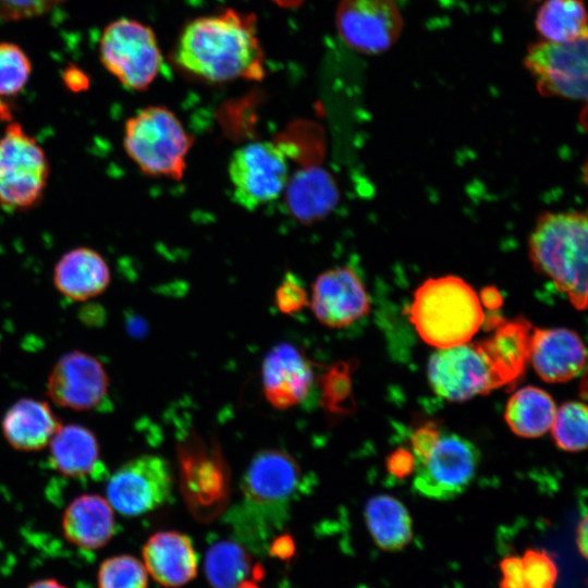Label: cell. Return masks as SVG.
<instances>
[{
    "instance_id": "1",
    "label": "cell",
    "mask_w": 588,
    "mask_h": 588,
    "mask_svg": "<svg viewBox=\"0 0 588 588\" xmlns=\"http://www.w3.org/2000/svg\"><path fill=\"white\" fill-rule=\"evenodd\" d=\"M256 17L232 9L198 17L183 29L174 52L187 72L211 81L260 79L264 52Z\"/></svg>"
},
{
    "instance_id": "2",
    "label": "cell",
    "mask_w": 588,
    "mask_h": 588,
    "mask_svg": "<svg viewBox=\"0 0 588 588\" xmlns=\"http://www.w3.org/2000/svg\"><path fill=\"white\" fill-rule=\"evenodd\" d=\"M301 479L298 463L286 452H258L243 478V500L228 518L237 537L254 549H262L283 527Z\"/></svg>"
},
{
    "instance_id": "3",
    "label": "cell",
    "mask_w": 588,
    "mask_h": 588,
    "mask_svg": "<svg viewBox=\"0 0 588 588\" xmlns=\"http://www.w3.org/2000/svg\"><path fill=\"white\" fill-rule=\"evenodd\" d=\"M587 228L585 213L547 212L537 220L528 242L536 270L579 310L587 307Z\"/></svg>"
},
{
    "instance_id": "4",
    "label": "cell",
    "mask_w": 588,
    "mask_h": 588,
    "mask_svg": "<svg viewBox=\"0 0 588 588\" xmlns=\"http://www.w3.org/2000/svg\"><path fill=\"white\" fill-rule=\"evenodd\" d=\"M409 318L419 336L437 348L467 343L485 321L482 304L462 278L426 280L415 292Z\"/></svg>"
},
{
    "instance_id": "5",
    "label": "cell",
    "mask_w": 588,
    "mask_h": 588,
    "mask_svg": "<svg viewBox=\"0 0 588 588\" xmlns=\"http://www.w3.org/2000/svg\"><path fill=\"white\" fill-rule=\"evenodd\" d=\"M193 143L194 137L166 107H147L125 123L124 149L140 171L150 176L181 180Z\"/></svg>"
},
{
    "instance_id": "6",
    "label": "cell",
    "mask_w": 588,
    "mask_h": 588,
    "mask_svg": "<svg viewBox=\"0 0 588 588\" xmlns=\"http://www.w3.org/2000/svg\"><path fill=\"white\" fill-rule=\"evenodd\" d=\"M180 486L189 512L210 522L229 501L230 473L218 443L191 433L177 446Z\"/></svg>"
},
{
    "instance_id": "7",
    "label": "cell",
    "mask_w": 588,
    "mask_h": 588,
    "mask_svg": "<svg viewBox=\"0 0 588 588\" xmlns=\"http://www.w3.org/2000/svg\"><path fill=\"white\" fill-rule=\"evenodd\" d=\"M49 163L37 140L11 122L0 138V206L26 209L42 197Z\"/></svg>"
},
{
    "instance_id": "8",
    "label": "cell",
    "mask_w": 588,
    "mask_h": 588,
    "mask_svg": "<svg viewBox=\"0 0 588 588\" xmlns=\"http://www.w3.org/2000/svg\"><path fill=\"white\" fill-rule=\"evenodd\" d=\"M99 52L105 68L123 86L134 90L146 89L162 64L151 28L130 19L114 21L106 27Z\"/></svg>"
},
{
    "instance_id": "9",
    "label": "cell",
    "mask_w": 588,
    "mask_h": 588,
    "mask_svg": "<svg viewBox=\"0 0 588 588\" xmlns=\"http://www.w3.org/2000/svg\"><path fill=\"white\" fill-rule=\"evenodd\" d=\"M233 199L254 210L277 199L289 180L283 149L271 142H254L237 148L229 163Z\"/></svg>"
},
{
    "instance_id": "10",
    "label": "cell",
    "mask_w": 588,
    "mask_h": 588,
    "mask_svg": "<svg viewBox=\"0 0 588 588\" xmlns=\"http://www.w3.org/2000/svg\"><path fill=\"white\" fill-rule=\"evenodd\" d=\"M587 37L565 42L530 45L524 63L543 96L587 98Z\"/></svg>"
},
{
    "instance_id": "11",
    "label": "cell",
    "mask_w": 588,
    "mask_h": 588,
    "mask_svg": "<svg viewBox=\"0 0 588 588\" xmlns=\"http://www.w3.org/2000/svg\"><path fill=\"white\" fill-rule=\"evenodd\" d=\"M172 473L168 462L145 454L121 465L109 478L107 500L124 516H138L163 505L171 497Z\"/></svg>"
},
{
    "instance_id": "12",
    "label": "cell",
    "mask_w": 588,
    "mask_h": 588,
    "mask_svg": "<svg viewBox=\"0 0 588 588\" xmlns=\"http://www.w3.org/2000/svg\"><path fill=\"white\" fill-rule=\"evenodd\" d=\"M478 461L479 452L471 442L456 434H440L429 453L415 461L414 487L430 499H453L471 481Z\"/></svg>"
},
{
    "instance_id": "13",
    "label": "cell",
    "mask_w": 588,
    "mask_h": 588,
    "mask_svg": "<svg viewBox=\"0 0 588 588\" xmlns=\"http://www.w3.org/2000/svg\"><path fill=\"white\" fill-rule=\"evenodd\" d=\"M431 388L449 401H465L498 389L479 342L439 348L429 359Z\"/></svg>"
},
{
    "instance_id": "14",
    "label": "cell",
    "mask_w": 588,
    "mask_h": 588,
    "mask_svg": "<svg viewBox=\"0 0 588 588\" xmlns=\"http://www.w3.org/2000/svg\"><path fill=\"white\" fill-rule=\"evenodd\" d=\"M335 23L344 42L367 54L390 49L403 28L400 9L392 0H341Z\"/></svg>"
},
{
    "instance_id": "15",
    "label": "cell",
    "mask_w": 588,
    "mask_h": 588,
    "mask_svg": "<svg viewBox=\"0 0 588 588\" xmlns=\"http://www.w3.org/2000/svg\"><path fill=\"white\" fill-rule=\"evenodd\" d=\"M110 380L95 356L73 350L62 355L48 376L47 394L57 405L72 411H91L108 399Z\"/></svg>"
},
{
    "instance_id": "16",
    "label": "cell",
    "mask_w": 588,
    "mask_h": 588,
    "mask_svg": "<svg viewBox=\"0 0 588 588\" xmlns=\"http://www.w3.org/2000/svg\"><path fill=\"white\" fill-rule=\"evenodd\" d=\"M310 307L322 324L343 328L369 313L370 299L363 281L352 268L336 267L316 278Z\"/></svg>"
},
{
    "instance_id": "17",
    "label": "cell",
    "mask_w": 588,
    "mask_h": 588,
    "mask_svg": "<svg viewBox=\"0 0 588 588\" xmlns=\"http://www.w3.org/2000/svg\"><path fill=\"white\" fill-rule=\"evenodd\" d=\"M262 390L275 408L286 409L308 394L314 371L310 360L296 346L279 343L266 355L261 366Z\"/></svg>"
},
{
    "instance_id": "18",
    "label": "cell",
    "mask_w": 588,
    "mask_h": 588,
    "mask_svg": "<svg viewBox=\"0 0 588 588\" xmlns=\"http://www.w3.org/2000/svg\"><path fill=\"white\" fill-rule=\"evenodd\" d=\"M529 359L542 380L565 382L585 368L586 350L580 336L572 330L534 328Z\"/></svg>"
},
{
    "instance_id": "19",
    "label": "cell",
    "mask_w": 588,
    "mask_h": 588,
    "mask_svg": "<svg viewBox=\"0 0 588 588\" xmlns=\"http://www.w3.org/2000/svg\"><path fill=\"white\" fill-rule=\"evenodd\" d=\"M147 573L164 587H180L197 575L198 556L191 538L174 530L158 531L143 548Z\"/></svg>"
},
{
    "instance_id": "20",
    "label": "cell",
    "mask_w": 588,
    "mask_h": 588,
    "mask_svg": "<svg viewBox=\"0 0 588 588\" xmlns=\"http://www.w3.org/2000/svg\"><path fill=\"white\" fill-rule=\"evenodd\" d=\"M495 322L493 334L479 343L500 388L515 383L523 375L530 356L534 328L524 318Z\"/></svg>"
},
{
    "instance_id": "21",
    "label": "cell",
    "mask_w": 588,
    "mask_h": 588,
    "mask_svg": "<svg viewBox=\"0 0 588 588\" xmlns=\"http://www.w3.org/2000/svg\"><path fill=\"white\" fill-rule=\"evenodd\" d=\"M287 210L302 223H314L329 216L338 206L340 192L334 177L321 167L296 171L284 187Z\"/></svg>"
},
{
    "instance_id": "22",
    "label": "cell",
    "mask_w": 588,
    "mask_h": 588,
    "mask_svg": "<svg viewBox=\"0 0 588 588\" xmlns=\"http://www.w3.org/2000/svg\"><path fill=\"white\" fill-rule=\"evenodd\" d=\"M62 530L66 540L79 549H100L115 534L114 510L101 495H78L64 511Z\"/></svg>"
},
{
    "instance_id": "23",
    "label": "cell",
    "mask_w": 588,
    "mask_h": 588,
    "mask_svg": "<svg viewBox=\"0 0 588 588\" xmlns=\"http://www.w3.org/2000/svg\"><path fill=\"white\" fill-rule=\"evenodd\" d=\"M60 426L59 418L47 402L30 397L13 403L1 421L5 441L23 452L47 446Z\"/></svg>"
},
{
    "instance_id": "24",
    "label": "cell",
    "mask_w": 588,
    "mask_h": 588,
    "mask_svg": "<svg viewBox=\"0 0 588 588\" xmlns=\"http://www.w3.org/2000/svg\"><path fill=\"white\" fill-rule=\"evenodd\" d=\"M57 290L73 301H87L101 294L110 283V269L103 257L88 247L64 254L53 272Z\"/></svg>"
},
{
    "instance_id": "25",
    "label": "cell",
    "mask_w": 588,
    "mask_h": 588,
    "mask_svg": "<svg viewBox=\"0 0 588 588\" xmlns=\"http://www.w3.org/2000/svg\"><path fill=\"white\" fill-rule=\"evenodd\" d=\"M48 445L50 465L64 476L83 478L105 471L98 439L85 426L61 425Z\"/></svg>"
},
{
    "instance_id": "26",
    "label": "cell",
    "mask_w": 588,
    "mask_h": 588,
    "mask_svg": "<svg viewBox=\"0 0 588 588\" xmlns=\"http://www.w3.org/2000/svg\"><path fill=\"white\" fill-rule=\"evenodd\" d=\"M365 519L372 539L383 550H401L412 540L411 516L406 507L390 495L369 499Z\"/></svg>"
},
{
    "instance_id": "27",
    "label": "cell",
    "mask_w": 588,
    "mask_h": 588,
    "mask_svg": "<svg viewBox=\"0 0 588 588\" xmlns=\"http://www.w3.org/2000/svg\"><path fill=\"white\" fill-rule=\"evenodd\" d=\"M205 574L213 588H236L249 577L259 580L264 571L253 564L248 551L233 540L213 542L205 555Z\"/></svg>"
},
{
    "instance_id": "28",
    "label": "cell",
    "mask_w": 588,
    "mask_h": 588,
    "mask_svg": "<svg viewBox=\"0 0 588 588\" xmlns=\"http://www.w3.org/2000/svg\"><path fill=\"white\" fill-rule=\"evenodd\" d=\"M555 413V403L546 391L525 387L509 400L505 420L515 434L537 438L551 429Z\"/></svg>"
},
{
    "instance_id": "29",
    "label": "cell",
    "mask_w": 588,
    "mask_h": 588,
    "mask_svg": "<svg viewBox=\"0 0 588 588\" xmlns=\"http://www.w3.org/2000/svg\"><path fill=\"white\" fill-rule=\"evenodd\" d=\"M544 40L565 42L588 36L587 13L581 0H546L536 16Z\"/></svg>"
},
{
    "instance_id": "30",
    "label": "cell",
    "mask_w": 588,
    "mask_h": 588,
    "mask_svg": "<svg viewBox=\"0 0 588 588\" xmlns=\"http://www.w3.org/2000/svg\"><path fill=\"white\" fill-rule=\"evenodd\" d=\"M551 429L560 449L568 452L586 449L587 406L580 402L563 404L555 413Z\"/></svg>"
},
{
    "instance_id": "31",
    "label": "cell",
    "mask_w": 588,
    "mask_h": 588,
    "mask_svg": "<svg viewBox=\"0 0 588 588\" xmlns=\"http://www.w3.org/2000/svg\"><path fill=\"white\" fill-rule=\"evenodd\" d=\"M97 580L98 588H147L148 573L138 559L122 554L101 563Z\"/></svg>"
},
{
    "instance_id": "32",
    "label": "cell",
    "mask_w": 588,
    "mask_h": 588,
    "mask_svg": "<svg viewBox=\"0 0 588 588\" xmlns=\"http://www.w3.org/2000/svg\"><path fill=\"white\" fill-rule=\"evenodd\" d=\"M30 63L23 50L10 42L0 44V96L16 95L26 84Z\"/></svg>"
},
{
    "instance_id": "33",
    "label": "cell",
    "mask_w": 588,
    "mask_h": 588,
    "mask_svg": "<svg viewBox=\"0 0 588 588\" xmlns=\"http://www.w3.org/2000/svg\"><path fill=\"white\" fill-rule=\"evenodd\" d=\"M345 363L336 364L326 372L322 380L323 402L331 412H344L343 404L348 403L352 381Z\"/></svg>"
},
{
    "instance_id": "34",
    "label": "cell",
    "mask_w": 588,
    "mask_h": 588,
    "mask_svg": "<svg viewBox=\"0 0 588 588\" xmlns=\"http://www.w3.org/2000/svg\"><path fill=\"white\" fill-rule=\"evenodd\" d=\"M522 562L526 588H554L558 569L544 551L529 549Z\"/></svg>"
},
{
    "instance_id": "35",
    "label": "cell",
    "mask_w": 588,
    "mask_h": 588,
    "mask_svg": "<svg viewBox=\"0 0 588 588\" xmlns=\"http://www.w3.org/2000/svg\"><path fill=\"white\" fill-rule=\"evenodd\" d=\"M64 0H0V17L19 21L42 15Z\"/></svg>"
},
{
    "instance_id": "36",
    "label": "cell",
    "mask_w": 588,
    "mask_h": 588,
    "mask_svg": "<svg viewBox=\"0 0 588 588\" xmlns=\"http://www.w3.org/2000/svg\"><path fill=\"white\" fill-rule=\"evenodd\" d=\"M275 304L283 314H294L308 305L307 293L293 274H287L275 294Z\"/></svg>"
},
{
    "instance_id": "37",
    "label": "cell",
    "mask_w": 588,
    "mask_h": 588,
    "mask_svg": "<svg viewBox=\"0 0 588 588\" xmlns=\"http://www.w3.org/2000/svg\"><path fill=\"white\" fill-rule=\"evenodd\" d=\"M501 571L504 575L501 588H526L522 558L506 556L501 562Z\"/></svg>"
},
{
    "instance_id": "38",
    "label": "cell",
    "mask_w": 588,
    "mask_h": 588,
    "mask_svg": "<svg viewBox=\"0 0 588 588\" xmlns=\"http://www.w3.org/2000/svg\"><path fill=\"white\" fill-rule=\"evenodd\" d=\"M440 437V430L429 424L415 431L412 438L415 461L424 458Z\"/></svg>"
},
{
    "instance_id": "39",
    "label": "cell",
    "mask_w": 588,
    "mask_h": 588,
    "mask_svg": "<svg viewBox=\"0 0 588 588\" xmlns=\"http://www.w3.org/2000/svg\"><path fill=\"white\" fill-rule=\"evenodd\" d=\"M415 456L413 453L399 449L388 457L387 467L390 474L396 478H404L415 469Z\"/></svg>"
},
{
    "instance_id": "40",
    "label": "cell",
    "mask_w": 588,
    "mask_h": 588,
    "mask_svg": "<svg viewBox=\"0 0 588 588\" xmlns=\"http://www.w3.org/2000/svg\"><path fill=\"white\" fill-rule=\"evenodd\" d=\"M64 81L68 87L77 91L88 86V79L85 74L75 66L65 70Z\"/></svg>"
},
{
    "instance_id": "41",
    "label": "cell",
    "mask_w": 588,
    "mask_h": 588,
    "mask_svg": "<svg viewBox=\"0 0 588 588\" xmlns=\"http://www.w3.org/2000/svg\"><path fill=\"white\" fill-rule=\"evenodd\" d=\"M293 549L292 538L286 535L279 536L271 542V550L274 551V554L280 556H285L291 554Z\"/></svg>"
},
{
    "instance_id": "42",
    "label": "cell",
    "mask_w": 588,
    "mask_h": 588,
    "mask_svg": "<svg viewBox=\"0 0 588 588\" xmlns=\"http://www.w3.org/2000/svg\"><path fill=\"white\" fill-rule=\"evenodd\" d=\"M482 303L486 307L494 309L501 305V296L494 289H487L482 292Z\"/></svg>"
},
{
    "instance_id": "43",
    "label": "cell",
    "mask_w": 588,
    "mask_h": 588,
    "mask_svg": "<svg viewBox=\"0 0 588 588\" xmlns=\"http://www.w3.org/2000/svg\"><path fill=\"white\" fill-rule=\"evenodd\" d=\"M577 544L581 554L586 556L587 554V518L586 516L579 523V527L577 530Z\"/></svg>"
},
{
    "instance_id": "44",
    "label": "cell",
    "mask_w": 588,
    "mask_h": 588,
    "mask_svg": "<svg viewBox=\"0 0 588 588\" xmlns=\"http://www.w3.org/2000/svg\"><path fill=\"white\" fill-rule=\"evenodd\" d=\"M28 588H66L57 579L46 578L37 580L28 586Z\"/></svg>"
},
{
    "instance_id": "45",
    "label": "cell",
    "mask_w": 588,
    "mask_h": 588,
    "mask_svg": "<svg viewBox=\"0 0 588 588\" xmlns=\"http://www.w3.org/2000/svg\"><path fill=\"white\" fill-rule=\"evenodd\" d=\"M272 1L275 2L279 7H282L285 9H292V8H297L305 0H272Z\"/></svg>"
},
{
    "instance_id": "46",
    "label": "cell",
    "mask_w": 588,
    "mask_h": 588,
    "mask_svg": "<svg viewBox=\"0 0 588 588\" xmlns=\"http://www.w3.org/2000/svg\"><path fill=\"white\" fill-rule=\"evenodd\" d=\"M11 119V111L9 107L0 99V121H5Z\"/></svg>"
},
{
    "instance_id": "47",
    "label": "cell",
    "mask_w": 588,
    "mask_h": 588,
    "mask_svg": "<svg viewBox=\"0 0 588 588\" xmlns=\"http://www.w3.org/2000/svg\"><path fill=\"white\" fill-rule=\"evenodd\" d=\"M257 579H246L244 581H242L236 588H259L258 584H257Z\"/></svg>"
}]
</instances>
